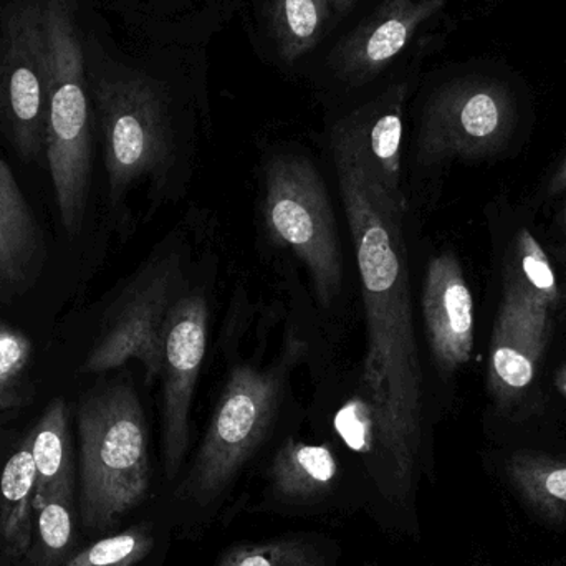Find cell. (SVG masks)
<instances>
[{"mask_svg":"<svg viewBox=\"0 0 566 566\" xmlns=\"http://www.w3.org/2000/svg\"><path fill=\"white\" fill-rule=\"evenodd\" d=\"M272 30L286 63L308 53L325 33L329 6L326 0H272Z\"/></svg>","mask_w":566,"mask_h":566,"instance_id":"20","label":"cell"},{"mask_svg":"<svg viewBox=\"0 0 566 566\" xmlns=\"http://www.w3.org/2000/svg\"><path fill=\"white\" fill-rule=\"evenodd\" d=\"M421 303L436 363L442 371H458L471 361L474 349V300L451 252L429 262Z\"/></svg>","mask_w":566,"mask_h":566,"instance_id":"13","label":"cell"},{"mask_svg":"<svg viewBox=\"0 0 566 566\" xmlns=\"http://www.w3.org/2000/svg\"><path fill=\"white\" fill-rule=\"evenodd\" d=\"M49 43L45 158L63 229L80 235L92 185V115L82 40L69 0H43Z\"/></svg>","mask_w":566,"mask_h":566,"instance_id":"3","label":"cell"},{"mask_svg":"<svg viewBox=\"0 0 566 566\" xmlns=\"http://www.w3.org/2000/svg\"><path fill=\"white\" fill-rule=\"evenodd\" d=\"M182 289L181 254L166 249L153 255L109 305L80 373L102 375L136 359L145 369L146 381L159 379L166 319Z\"/></svg>","mask_w":566,"mask_h":566,"instance_id":"7","label":"cell"},{"mask_svg":"<svg viewBox=\"0 0 566 566\" xmlns=\"http://www.w3.org/2000/svg\"><path fill=\"white\" fill-rule=\"evenodd\" d=\"M517 123V102L507 83L492 76L452 80L429 98L418 136L419 161L475 159L494 155Z\"/></svg>","mask_w":566,"mask_h":566,"instance_id":"8","label":"cell"},{"mask_svg":"<svg viewBox=\"0 0 566 566\" xmlns=\"http://www.w3.org/2000/svg\"><path fill=\"white\" fill-rule=\"evenodd\" d=\"M290 361L293 358L286 356L272 368L239 365L232 369L195 465L182 482V497L208 507L231 488L271 429Z\"/></svg>","mask_w":566,"mask_h":566,"instance_id":"5","label":"cell"},{"mask_svg":"<svg viewBox=\"0 0 566 566\" xmlns=\"http://www.w3.org/2000/svg\"><path fill=\"white\" fill-rule=\"evenodd\" d=\"M264 186L269 234L295 252L328 308L342 292L343 252L325 181L310 159L282 155L265 166Z\"/></svg>","mask_w":566,"mask_h":566,"instance_id":"6","label":"cell"},{"mask_svg":"<svg viewBox=\"0 0 566 566\" xmlns=\"http://www.w3.org/2000/svg\"><path fill=\"white\" fill-rule=\"evenodd\" d=\"M46 86L42 3L13 7L0 27V132L22 161L45 155Z\"/></svg>","mask_w":566,"mask_h":566,"instance_id":"9","label":"cell"},{"mask_svg":"<svg viewBox=\"0 0 566 566\" xmlns=\"http://www.w3.org/2000/svg\"><path fill=\"white\" fill-rule=\"evenodd\" d=\"M449 0H385L336 52V69L349 83L375 78L402 52L415 33Z\"/></svg>","mask_w":566,"mask_h":566,"instance_id":"14","label":"cell"},{"mask_svg":"<svg viewBox=\"0 0 566 566\" xmlns=\"http://www.w3.org/2000/svg\"><path fill=\"white\" fill-rule=\"evenodd\" d=\"M35 475L30 432L0 478V547L12 560L25 558L32 547Z\"/></svg>","mask_w":566,"mask_h":566,"instance_id":"18","label":"cell"},{"mask_svg":"<svg viewBox=\"0 0 566 566\" xmlns=\"http://www.w3.org/2000/svg\"><path fill=\"white\" fill-rule=\"evenodd\" d=\"M93 96L113 211L118 212L142 185L158 198L165 196L175 175L176 146L159 90L145 76H102L93 83Z\"/></svg>","mask_w":566,"mask_h":566,"instance_id":"4","label":"cell"},{"mask_svg":"<svg viewBox=\"0 0 566 566\" xmlns=\"http://www.w3.org/2000/svg\"><path fill=\"white\" fill-rule=\"evenodd\" d=\"M406 85L382 95L339 119L332 129L333 142L345 146L356 161L385 189L392 202L406 208L401 188L402 106Z\"/></svg>","mask_w":566,"mask_h":566,"instance_id":"12","label":"cell"},{"mask_svg":"<svg viewBox=\"0 0 566 566\" xmlns=\"http://www.w3.org/2000/svg\"><path fill=\"white\" fill-rule=\"evenodd\" d=\"M216 566H326L325 555L308 538L282 537L264 544L238 545Z\"/></svg>","mask_w":566,"mask_h":566,"instance_id":"23","label":"cell"},{"mask_svg":"<svg viewBox=\"0 0 566 566\" xmlns=\"http://www.w3.org/2000/svg\"><path fill=\"white\" fill-rule=\"evenodd\" d=\"M505 285L514 286L531 305L548 315H552L560 302V289L551 259L527 229L518 232L515 259Z\"/></svg>","mask_w":566,"mask_h":566,"instance_id":"21","label":"cell"},{"mask_svg":"<svg viewBox=\"0 0 566 566\" xmlns=\"http://www.w3.org/2000/svg\"><path fill=\"white\" fill-rule=\"evenodd\" d=\"M339 475L338 459L326 444L289 439L271 465L275 495L290 504H310L328 495Z\"/></svg>","mask_w":566,"mask_h":566,"instance_id":"17","label":"cell"},{"mask_svg":"<svg viewBox=\"0 0 566 566\" xmlns=\"http://www.w3.org/2000/svg\"><path fill=\"white\" fill-rule=\"evenodd\" d=\"M326 2H328V6L329 3H333V6H335L338 10H345L348 9V7L352 6L355 0H326Z\"/></svg>","mask_w":566,"mask_h":566,"instance_id":"28","label":"cell"},{"mask_svg":"<svg viewBox=\"0 0 566 566\" xmlns=\"http://www.w3.org/2000/svg\"><path fill=\"white\" fill-rule=\"evenodd\" d=\"M555 382H557L558 391H560L566 398V365L562 366L557 378H555Z\"/></svg>","mask_w":566,"mask_h":566,"instance_id":"27","label":"cell"},{"mask_svg":"<svg viewBox=\"0 0 566 566\" xmlns=\"http://www.w3.org/2000/svg\"><path fill=\"white\" fill-rule=\"evenodd\" d=\"M548 191H551L552 196L565 195V205L564 209H562V229H564V234L566 238V158L564 161H562V165L558 166L554 178H552L551 186H548Z\"/></svg>","mask_w":566,"mask_h":566,"instance_id":"26","label":"cell"},{"mask_svg":"<svg viewBox=\"0 0 566 566\" xmlns=\"http://www.w3.org/2000/svg\"><path fill=\"white\" fill-rule=\"evenodd\" d=\"M329 145L361 281L369 421L391 491L401 499L415 484L422 441V371L402 232L405 209L345 146L333 139Z\"/></svg>","mask_w":566,"mask_h":566,"instance_id":"1","label":"cell"},{"mask_svg":"<svg viewBox=\"0 0 566 566\" xmlns=\"http://www.w3.org/2000/svg\"><path fill=\"white\" fill-rule=\"evenodd\" d=\"M35 512L32 547L25 558L32 566H59L72 545L70 501L55 499Z\"/></svg>","mask_w":566,"mask_h":566,"instance_id":"24","label":"cell"},{"mask_svg":"<svg viewBox=\"0 0 566 566\" xmlns=\"http://www.w3.org/2000/svg\"><path fill=\"white\" fill-rule=\"evenodd\" d=\"M155 547L151 532L145 527L103 538L90 545L65 566H138Z\"/></svg>","mask_w":566,"mask_h":566,"instance_id":"25","label":"cell"},{"mask_svg":"<svg viewBox=\"0 0 566 566\" xmlns=\"http://www.w3.org/2000/svg\"><path fill=\"white\" fill-rule=\"evenodd\" d=\"M517 494L548 521L566 524V461L534 452H517L507 462Z\"/></svg>","mask_w":566,"mask_h":566,"instance_id":"19","label":"cell"},{"mask_svg":"<svg viewBox=\"0 0 566 566\" xmlns=\"http://www.w3.org/2000/svg\"><path fill=\"white\" fill-rule=\"evenodd\" d=\"M46 245L12 169L0 158V302L12 303L42 275Z\"/></svg>","mask_w":566,"mask_h":566,"instance_id":"15","label":"cell"},{"mask_svg":"<svg viewBox=\"0 0 566 566\" xmlns=\"http://www.w3.org/2000/svg\"><path fill=\"white\" fill-rule=\"evenodd\" d=\"M76 424L82 524L86 531L105 532L148 495L145 411L129 382H106L83 396Z\"/></svg>","mask_w":566,"mask_h":566,"instance_id":"2","label":"cell"},{"mask_svg":"<svg viewBox=\"0 0 566 566\" xmlns=\"http://www.w3.org/2000/svg\"><path fill=\"white\" fill-rule=\"evenodd\" d=\"M551 328L552 315L531 305L514 286L505 285L488 366L489 389L502 408L517 401L531 388Z\"/></svg>","mask_w":566,"mask_h":566,"instance_id":"11","label":"cell"},{"mask_svg":"<svg viewBox=\"0 0 566 566\" xmlns=\"http://www.w3.org/2000/svg\"><path fill=\"white\" fill-rule=\"evenodd\" d=\"M209 306L201 290L182 292L172 303L163 339L161 428L166 475L181 471L191 438L192 399L208 349Z\"/></svg>","mask_w":566,"mask_h":566,"instance_id":"10","label":"cell"},{"mask_svg":"<svg viewBox=\"0 0 566 566\" xmlns=\"http://www.w3.org/2000/svg\"><path fill=\"white\" fill-rule=\"evenodd\" d=\"M69 406L63 398L46 405L32 431V455L35 462L33 511L55 499L70 501L72 495V448H70Z\"/></svg>","mask_w":566,"mask_h":566,"instance_id":"16","label":"cell"},{"mask_svg":"<svg viewBox=\"0 0 566 566\" xmlns=\"http://www.w3.org/2000/svg\"><path fill=\"white\" fill-rule=\"evenodd\" d=\"M32 342L0 318V412L29 405L33 396Z\"/></svg>","mask_w":566,"mask_h":566,"instance_id":"22","label":"cell"}]
</instances>
